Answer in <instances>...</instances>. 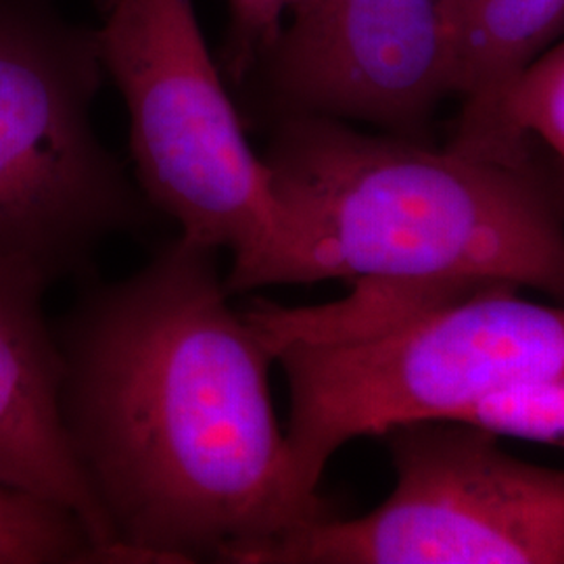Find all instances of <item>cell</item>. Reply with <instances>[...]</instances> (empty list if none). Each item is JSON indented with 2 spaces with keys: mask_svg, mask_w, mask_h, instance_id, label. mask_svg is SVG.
<instances>
[{
  "mask_svg": "<svg viewBox=\"0 0 564 564\" xmlns=\"http://www.w3.org/2000/svg\"><path fill=\"white\" fill-rule=\"evenodd\" d=\"M216 256L181 235L130 279L86 293L55 333L67 433L142 564L224 563L330 517L293 485L274 351L230 307Z\"/></svg>",
  "mask_w": 564,
  "mask_h": 564,
  "instance_id": "obj_1",
  "label": "cell"
},
{
  "mask_svg": "<svg viewBox=\"0 0 564 564\" xmlns=\"http://www.w3.org/2000/svg\"><path fill=\"white\" fill-rule=\"evenodd\" d=\"M297 2L300 0H226L228 28L220 67L230 84H247Z\"/></svg>",
  "mask_w": 564,
  "mask_h": 564,
  "instance_id": "obj_13",
  "label": "cell"
},
{
  "mask_svg": "<svg viewBox=\"0 0 564 564\" xmlns=\"http://www.w3.org/2000/svg\"><path fill=\"white\" fill-rule=\"evenodd\" d=\"M82 563L113 564L120 558L72 510L0 485V564Z\"/></svg>",
  "mask_w": 564,
  "mask_h": 564,
  "instance_id": "obj_10",
  "label": "cell"
},
{
  "mask_svg": "<svg viewBox=\"0 0 564 564\" xmlns=\"http://www.w3.org/2000/svg\"><path fill=\"white\" fill-rule=\"evenodd\" d=\"M393 491L230 552L228 564H564V470L524 463L456 421L384 435Z\"/></svg>",
  "mask_w": 564,
  "mask_h": 564,
  "instance_id": "obj_6",
  "label": "cell"
},
{
  "mask_svg": "<svg viewBox=\"0 0 564 564\" xmlns=\"http://www.w3.org/2000/svg\"><path fill=\"white\" fill-rule=\"evenodd\" d=\"M494 281L358 282L343 302L247 310L289 384L284 442L307 502L360 437L458 421L489 395L564 375V303Z\"/></svg>",
  "mask_w": 564,
  "mask_h": 564,
  "instance_id": "obj_3",
  "label": "cell"
},
{
  "mask_svg": "<svg viewBox=\"0 0 564 564\" xmlns=\"http://www.w3.org/2000/svg\"><path fill=\"white\" fill-rule=\"evenodd\" d=\"M102 72L130 116L134 176L181 235L228 249V293L281 284L286 218L242 128L193 0H107Z\"/></svg>",
  "mask_w": 564,
  "mask_h": 564,
  "instance_id": "obj_4",
  "label": "cell"
},
{
  "mask_svg": "<svg viewBox=\"0 0 564 564\" xmlns=\"http://www.w3.org/2000/svg\"><path fill=\"white\" fill-rule=\"evenodd\" d=\"M279 116L416 139L454 95L442 0H300L247 80Z\"/></svg>",
  "mask_w": 564,
  "mask_h": 564,
  "instance_id": "obj_7",
  "label": "cell"
},
{
  "mask_svg": "<svg viewBox=\"0 0 564 564\" xmlns=\"http://www.w3.org/2000/svg\"><path fill=\"white\" fill-rule=\"evenodd\" d=\"M538 139L564 167V39L545 48L510 84L500 109V141L512 160H529Z\"/></svg>",
  "mask_w": 564,
  "mask_h": 564,
  "instance_id": "obj_11",
  "label": "cell"
},
{
  "mask_svg": "<svg viewBox=\"0 0 564 564\" xmlns=\"http://www.w3.org/2000/svg\"><path fill=\"white\" fill-rule=\"evenodd\" d=\"M564 39V0H477L447 28L454 95L463 116L452 147L502 162L505 95L524 67Z\"/></svg>",
  "mask_w": 564,
  "mask_h": 564,
  "instance_id": "obj_9",
  "label": "cell"
},
{
  "mask_svg": "<svg viewBox=\"0 0 564 564\" xmlns=\"http://www.w3.org/2000/svg\"><path fill=\"white\" fill-rule=\"evenodd\" d=\"M286 218L281 284L494 281L564 303V212L531 162L279 116L263 151Z\"/></svg>",
  "mask_w": 564,
  "mask_h": 564,
  "instance_id": "obj_2",
  "label": "cell"
},
{
  "mask_svg": "<svg viewBox=\"0 0 564 564\" xmlns=\"http://www.w3.org/2000/svg\"><path fill=\"white\" fill-rule=\"evenodd\" d=\"M42 295L36 284L0 279V485L72 510L121 564H141L118 542L67 433L63 356Z\"/></svg>",
  "mask_w": 564,
  "mask_h": 564,
  "instance_id": "obj_8",
  "label": "cell"
},
{
  "mask_svg": "<svg viewBox=\"0 0 564 564\" xmlns=\"http://www.w3.org/2000/svg\"><path fill=\"white\" fill-rule=\"evenodd\" d=\"M105 2H107V0H105Z\"/></svg>",
  "mask_w": 564,
  "mask_h": 564,
  "instance_id": "obj_14",
  "label": "cell"
},
{
  "mask_svg": "<svg viewBox=\"0 0 564 564\" xmlns=\"http://www.w3.org/2000/svg\"><path fill=\"white\" fill-rule=\"evenodd\" d=\"M456 423L564 449V375L494 393Z\"/></svg>",
  "mask_w": 564,
  "mask_h": 564,
  "instance_id": "obj_12",
  "label": "cell"
},
{
  "mask_svg": "<svg viewBox=\"0 0 564 564\" xmlns=\"http://www.w3.org/2000/svg\"><path fill=\"white\" fill-rule=\"evenodd\" d=\"M95 32L32 0H0V279L48 289L147 220L139 184L93 121Z\"/></svg>",
  "mask_w": 564,
  "mask_h": 564,
  "instance_id": "obj_5",
  "label": "cell"
}]
</instances>
